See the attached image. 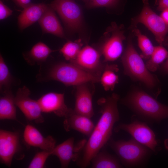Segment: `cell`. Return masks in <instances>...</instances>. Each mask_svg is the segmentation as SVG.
Here are the masks:
<instances>
[{"instance_id": "6da1fadb", "label": "cell", "mask_w": 168, "mask_h": 168, "mask_svg": "<svg viewBox=\"0 0 168 168\" xmlns=\"http://www.w3.org/2000/svg\"><path fill=\"white\" fill-rule=\"evenodd\" d=\"M119 99V95L114 93L98 100L97 103L100 106V112L101 115L82 149L81 157L79 158L77 162L80 167L88 166L92 158L111 138L114 126L119 119L117 106Z\"/></svg>"}, {"instance_id": "7a4b0ae2", "label": "cell", "mask_w": 168, "mask_h": 168, "mask_svg": "<svg viewBox=\"0 0 168 168\" xmlns=\"http://www.w3.org/2000/svg\"><path fill=\"white\" fill-rule=\"evenodd\" d=\"M121 102L140 119L146 122L158 123L168 118V105L160 103L142 90H134L122 99Z\"/></svg>"}, {"instance_id": "3957f363", "label": "cell", "mask_w": 168, "mask_h": 168, "mask_svg": "<svg viewBox=\"0 0 168 168\" xmlns=\"http://www.w3.org/2000/svg\"><path fill=\"white\" fill-rule=\"evenodd\" d=\"M125 74L133 80L140 82L150 89L160 88L157 76L151 73L135 49L131 39L122 57Z\"/></svg>"}, {"instance_id": "277c9868", "label": "cell", "mask_w": 168, "mask_h": 168, "mask_svg": "<svg viewBox=\"0 0 168 168\" xmlns=\"http://www.w3.org/2000/svg\"><path fill=\"white\" fill-rule=\"evenodd\" d=\"M108 143L121 163L127 167L141 165L146 161L152 151L133 137L127 141H115L111 138Z\"/></svg>"}, {"instance_id": "5b68a950", "label": "cell", "mask_w": 168, "mask_h": 168, "mask_svg": "<svg viewBox=\"0 0 168 168\" xmlns=\"http://www.w3.org/2000/svg\"><path fill=\"white\" fill-rule=\"evenodd\" d=\"M100 78L71 63H61L49 69L44 79L57 81L67 86H75L86 82H100Z\"/></svg>"}, {"instance_id": "8992f818", "label": "cell", "mask_w": 168, "mask_h": 168, "mask_svg": "<svg viewBox=\"0 0 168 168\" xmlns=\"http://www.w3.org/2000/svg\"><path fill=\"white\" fill-rule=\"evenodd\" d=\"M143 6L140 13L132 19L129 28L137 27L139 23L143 24L154 35L156 40L162 45L166 36L168 33V24L160 16L150 8L149 0H142Z\"/></svg>"}, {"instance_id": "52a82bcc", "label": "cell", "mask_w": 168, "mask_h": 168, "mask_svg": "<svg viewBox=\"0 0 168 168\" xmlns=\"http://www.w3.org/2000/svg\"><path fill=\"white\" fill-rule=\"evenodd\" d=\"M124 26H119L112 22L104 34L100 48V53L105 62L117 59L121 55L123 49V42L126 39Z\"/></svg>"}, {"instance_id": "ba28073f", "label": "cell", "mask_w": 168, "mask_h": 168, "mask_svg": "<svg viewBox=\"0 0 168 168\" xmlns=\"http://www.w3.org/2000/svg\"><path fill=\"white\" fill-rule=\"evenodd\" d=\"M124 131L153 152H157L158 142L152 130L145 123L133 119L129 124L121 123L114 128L115 132Z\"/></svg>"}, {"instance_id": "9c48e42d", "label": "cell", "mask_w": 168, "mask_h": 168, "mask_svg": "<svg viewBox=\"0 0 168 168\" xmlns=\"http://www.w3.org/2000/svg\"><path fill=\"white\" fill-rule=\"evenodd\" d=\"M50 7L56 11L71 30H79L81 28L82 13L79 5L73 0H54Z\"/></svg>"}, {"instance_id": "30bf717a", "label": "cell", "mask_w": 168, "mask_h": 168, "mask_svg": "<svg viewBox=\"0 0 168 168\" xmlns=\"http://www.w3.org/2000/svg\"><path fill=\"white\" fill-rule=\"evenodd\" d=\"M30 93L26 86L19 88L14 97L15 104L27 119L37 123H42L44 119L40 106L37 100L30 98Z\"/></svg>"}, {"instance_id": "8fae6325", "label": "cell", "mask_w": 168, "mask_h": 168, "mask_svg": "<svg viewBox=\"0 0 168 168\" xmlns=\"http://www.w3.org/2000/svg\"><path fill=\"white\" fill-rule=\"evenodd\" d=\"M101 53L89 45L81 49L71 63L91 74L100 78L105 64L100 61Z\"/></svg>"}, {"instance_id": "7c38bea8", "label": "cell", "mask_w": 168, "mask_h": 168, "mask_svg": "<svg viewBox=\"0 0 168 168\" xmlns=\"http://www.w3.org/2000/svg\"><path fill=\"white\" fill-rule=\"evenodd\" d=\"M19 138L18 132L0 129V159L2 163L10 166L20 148Z\"/></svg>"}, {"instance_id": "4fadbf2b", "label": "cell", "mask_w": 168, "mask_h": 168, "mask_svg": "<svg viewBox=\"0 0 168 168\" xmlns=\"http://www.w3.org/2000/svg\"><path fill=\"white\" fill-rule=\"evenodd\" d=\"M91 83L86 82L74 86L75 102L73 109L77 113L91 118L94 115L92 102L93 91L91 89Z\"/></svg>"}, {"instance_id": "5bb4252c", "label": "cell", "mask_w": 168, "mask_h": 168, "mask_svg": "<svg viewBox=\"0 0 168 168\" xmlns=\"http://www.w3.org/2000/svg\"><path fill=\"white\" fill-rule=\"evenodd\" d=\"M37 101L42 112L53 113L59 117L65 118L70 110L65 103L63 93L49 92L43 95Z\"/></svg>"}, {"instance_id": "9a60e30c", "label": "cell", "mask_w": 168, "mask_h": 168, "mask_svg": "<svg viewBox=\"0 0 168 168\" xmlns=\"http://www.w3.org/2000/svg\"><path fill=\"white\" fill-rule=\"evenodd\" d=\"M65 130L67 132L73 130L87 136H90L95 125L91 118L78 114L70 108L63 121Z\"/></svg>"}, {"instance_id": "2e32d148", "label": "cell", "mask_w": 168, "mask_h": 168, "mask_svg": "<svg viewBox=\"0 0 168 168\" xmlns=\"http://www.w3.org/2000/svg\"><path fill=\"white\" fill-rule=\"evenodd\" d=\"M23 138L28 145L42 150L52 151L56 146V141L52 136L44 137L36 128L29 124L25 128Z\"/></svg>"}, {"instance_id": "e0dca14e", "label": "cell", "mask_w": 168, "mask_h": 168, "mask_svg": "<svg viewBox=\"0 0 168 168\" xmlns=\"http://www.w3.org/2000/svg\"><path fill=\"white\" fill-rule=\"evenodd\" d=\"M74 138L70 137L61 143L55 146L51 151L52 155L58 158L62 168L68 167L71 160L75 161L79 158L74 146Z\"/></svg>"}, {"instance_id": "ac0fdd59", "label": "cell", "mask_w": 168, "mask_h": 168, "mask_svg": "<svg viewBox=\"0 0 168 168\" xmlns=\"http://www.w3.org/2000/svg\"><path fill=\"white\" fill-rule=\"evenodd\" d=\"M48 7L43 4H30L24 8L18 17L19 28L23 30L39 21Z\"/></svg>"}, {"instance_id": "d6986e66", "label": "cell", "mask_w": 168, "mask_h": 168, "mask_svg": "<svg viewBox=\"0 0 168 168\" xmlns=\"http://www.w3.org/2000/svg\"><path fill=\"white\" fill-rule=\"evenodd\" d=\"M43 31L62 38L65 37L63 28L54 10L51 7L47 9L39 21Z\"/></svg>"}, {"instance_id": "ffe728a7", "label": "cell", "mask_w": 168, "mask_h": 168, "mask_svg": "<svg viewBox=\"0 0 168 168\" xmlns=\"http://www.w3.org/2000/svg\"><path fill=\"white\" fill-rule=\"evenodd\" d=\"M0 98V120H17L14 97L11 90L1 93Z\"/></svg>"}, {"instance_id": "44dd1931", "label": "cell", "mask_w": 168, "mask_h": 168, "mask_svg": "<svg viewBox=\"0 0 168 168\" xmlns=\"http://www.w3.org/2000/svg\"><path fill=\"white\" fill-rule=\"evenodd\" d=\"M54 50L42 42L35 44L24 57L29 64L31 65L39 64L45 61L49 54Z\"/></svg>"}, {"instance_id": "7402d4cb", "label": "cell", "mask_w": 168, "mask_h": 168, "mask_svg": "<svg viewBox=\"0 0 168 168\" xmlns=\"http://www.w3.org/2000/svg\"><path fill=\"white\" fill-rule=\"evenodd\" d=\"M93 168H119L123 166L119 159L105 151H99L92 159Z\"/></svg>"}, {"instance_id": "603a6c76", "label": "cell", "mask_w": 168, "mask_h": 168, "mask_svg": "<svg viewBox=\"0 0 168 168\" xmlns=\"http://www.w3.org/2000/svg\"><path fill=\"white\" fill-rule=\"evenodd\" d=\"M118 70L116 64H105L100 78V82L105 91L113 90L118 83L119 78L116 72Z\"/></svg>"}, {"instance_id": "cb8c5ba5", "label": "cell", "mask_w": 168, "mask_h": 168, "mask_svg": "<svg viewBox=\"0 0 168 168\" xmlns=\"http://www.w3.org/2000/svg\"><path fill=\"white\" fill-rule=\"evenodd\" d=\"M168 57V52L162 45L155 46L154 51L146 65L149 70L156 71L161 63Z\"/></svg>"}, {"instance_id": "d4e9b609", "label": "cell", "mask_w": 168, "mask_h": 168, "mask_svg": "<svg viewBox=\"0 0 168 168\" xmlns=\"http://www.w3.org/2000/svg\"><path fill=\"white\" fill-rule=\"evenodd\" d=\"M14 79L11 74L2 55L0 56V90L1 93L11 90Z\"/></svg>"}, {"instance_id": "484cf974", "label": "cell", "mask_w": 168, "mask_h": 168, "mask_svg": "<svg viewBox=\"0 0 168 168\" xmlns=\"http://www.w3.org/2000/svg\"><path fill=\"white\" fill-rule=\"evenodd\" d=\"M132 32L137 37L138 46L142 52V56L146 59H149L154 49L150 40L142 34L137 27L132 29Z\"/></svg>"}, {"instance_id": "4316f807", "label": "cell", "mask_w": 168, "mask_h": 168, "mask_svg": "<svg viewBox=\"0 0 168 168\" xmlns=\"http://www.w3.org/2000/svg\"><path fill=\"white\" fill-rule=\"evenodd\" d=\"M82 45L81 39L74 41H68L60 49V52L66 60L70 62L76 58Z\"/></svg>"}, {"instance_id": "83f0119b", "label": "cell", "mask_w": 168, "mask_h": 168, "mask_svg": "<svg viewBox=\"0 0 168 168\" xmlns=\"http://www.w3.org/2000/svg\"><path fill=\"white\" fill-rule=\"evenodd\" d=\"M51 151L42 150L38 152L30 162L29 168H43L48 158L51 155Z\"/></svg>"}, {"instance_id": "f1b7e54d", "label": "cell", "mask_w": 168, "mask_h": 168, "mask_svg": "<svg viewBox=\"0 0 168 168\" xmlns=\"http://www.w3.org/2000/svg\"><path fill=\"white\" fill-rule=\"evenodd\" d=\"M119 0H89L86 4L88 8L101 7H111L114 6Z\"/></svg>"}, {"instance_id": "f546056e", "label": "cell", "mask_w": 168, "mask_h": 168, "mask_svg": "<svg viewBox=\"0 0 168 168\" xmlns=\"http://www.w3.org/2000/svg\"><path fill=\"white\" fill-rule=\"evenodd\" d=\"M12 11L0 0V19L2 20L7 18L12 14Z\"/></svg>"}, {"instance_id": "4dcf8cb0", "label": "cell", "mask_w": 168, "mask_h": 168, "mask_svg": "<svg viewBox=\"0 0 168 168\" xmlns=\"http://www.w3.org/2000/svg\"><path fill=\"white\" fill-rule=\"evenodd\" d=\"M155 5L157 6V10L162 11L168 8V0H155Z\"/></svg>"}, {"instance_id": "1f68e13d", "label": "cell", "mask_w": 168, "mask_h": 168, "mask_svg": "<svg viewBox=\"0 0 168 168\" xmlns=\"http://www.w3.org/2000/svg\"><path fill=\"white\" fill-rule=\"evenodd\" d=\"M20 6L24 8L29 5L31 0H14Z\"/></svg>"}, {"instance_id": "d6a6232c", "label": "cell", "mask_w": 168, "mask_h": 168, "mask_svg": "<svg viewBox=\"0 0 168 168\" xmlns=\"http://www.w3.org/2000/svg\"><path fill=\"white\" fill-rule=\"evenodd\" d=\"M160 16L164 21L168 24V8L165 9L162 11Z\"/></svg>"}, {"instance_id": "836d02e7", "label": "cell", "mask_w": 168, "mask_h": 168, "mask_svg": "<svg viewBox=\"0 0 168 168\" xmlns=\"http://www.w3.org/2000/svg\"><path fill=\"white\" fill-rule=\"evenodd\" d=\"M162 68L164 72L168 74V57L166 61L163 64Z\"/></svg>"}, {"instance_id": "e575fe53", "label": "cell", "mask_w": 168, "mask_h": 168, "mask_svg": "<svg viewBox=\"0 0 168 168\" xmlns=\"http://www.w3.org/2000/svg\"><path fill=\"white\" fill-rule=\"evenodd\" d=\"M164 145L166 149L168 151V138L164 140Z\"/></svg>"}, {"instance_id": "d590c367", "label": "cell", "mask_w": 168, "mask_h": 168, "mask_svg": "<svg viewBox=\"0 0 168 168\" xmlns=\"http://www.w3.org/2000/svg\"><path fill=\"white\" fill-rule=\"evenodd\" d=\"M163 44L168 47V37H165L163 43Z\"/></svg>"}, {"instance_id": "8d00e7d4", "label": "cell", "mask_w": 168, "mask_h": 168, "mask_svg": "<svg viewBox=\"0 0 168 168\" xmlns=\"http://www.w3.org/2000/svg\"><path fill=\"white\" fill-rule=\"evenodd\" d=\"M83 0L85 1H88L89 0Z\"/></svg>"}]
</instances>
